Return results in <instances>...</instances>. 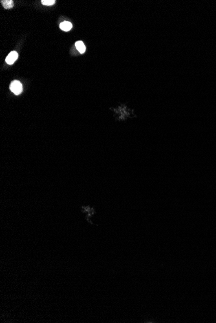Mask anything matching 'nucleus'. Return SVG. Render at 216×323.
<instances>
[{"instance_id":"f257e3e1","label":"nucleus","mask_w":216,"mask_h":323,"mask_svg":"<svg viewBox=\"0 0 216 323\" xmlns=\"http://www.w3.org/2000/svg\"><path fill=\"white\" fill-rule=\"evenodd\" d=\"M10 90L16 95H19L22 93L23 87L22 83L19 81H13L10 85Z\"/></svg>"},{"instance_id":"f03ea898","label":"nucleus","mask_w":216,"mask_h":323,"mask_svg":"<svg viewBox=\"0 0 216 323\" xmlns=\"http://www.w3.org/2000/svg\"><path fill=\"white\" fill-rule=\"evenodd\" d=\"M18 54L16 51H12L9 53V54L7 56V57L5 59L6 63L9 65H12L14 63L16 59H18Z\"/></svg>"},{"instance_id":"7ed1b4c3","label":"nucleus","mask_w":216,"mask_h":323,"mask_svg":"<svg viewBox=\"0 0 216 323\" xmlns=\"http://www.w3.org/2000/svg\"><path fill=\"white\" fill-rule=\"evenodd\" d=\"M72 27H73V25L71 23L69 22H64L61 23V24H60V28L61 29V30L65 31V32L69 31L72 29Z\"/></svg>"},{"instance_id":"20e7f679","label":"nucleus","mask_w":216,"mask_h":323,"mask_svg":"<svg viewBox=\"0 0 216 323\" xmlns=\"http://www.w3.org/2000/svg\"><path fill=\"white\" fill-rule=\"evenodd\" d=\"M75 46L80 54H84L85 52L86 48L82 41H78V42H77L75 43Z\"/></svg>"},{"instance_id":"39448f33","label":"nucleus","mask_w":216,"mask_h":323,"mask_svg":"<svg viewBox=\"0 0 216 323\" xmlns=\"http://www.w3.org/2000/svg\"><path fill=\"white\" fill-rule=\"evenodd\" d=\"M1 3L3 7L6 9H11L14 6V3H13L12 0H2V1H1Z\"/></svg>"},{"instance_id":"423d86ee","label":"nucleus","mask_w":216,"mask_h":323,"mask_svg":"<svg viewBox=\"0 0 216 323\" xmlns=\"http://www.w3.org/2000/svg\"><path fill=\"white\" fill-rule=\"evenodd\" d=\"M55 2L56 1H55V0H42V3L47 6L52 5L55 3Z\"/></svg>"}]
</instances>
